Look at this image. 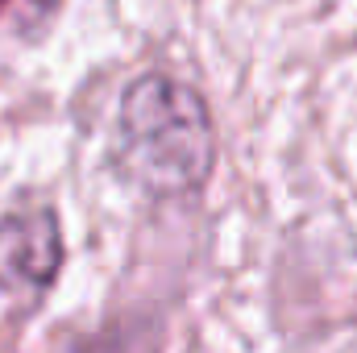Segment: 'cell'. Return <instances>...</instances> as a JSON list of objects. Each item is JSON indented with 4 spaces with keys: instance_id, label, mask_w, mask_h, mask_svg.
<instances>
[{
    "instance_id": "7a4b0ae2",
    "label": "cell",
    "mask_w": 357,
    "mask_h": 353,
    "mask_svg": "<svg viewBox=\"0 0 357 353\" xmlns=\"http://www.w3.org/2000/svg\"><path fill=\"white\" fill-rule=\"evenodd\" d=\"M59 262V225L50 212H21L0 225V274L13 283H46Z\"/></svg>"
},
{
    "instance_id": "6da1fadb",
    "label": "cell",
    "mask_w": 357,
    "mask_h": 353,
    "mask_svg": "<svg viewBox=\"0 0 357 353\" xmlns=\"http://www.w3.org/2000/svg\"><path fill=\"white\" fill-rule=\"evenodd\" d=\"M121 154L154 191H187L212 167V121L204 100L167 75H146L121 104Z\"/></svg>"
}]
</instances>
